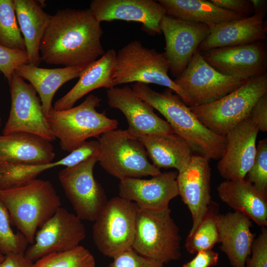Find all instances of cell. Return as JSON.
<instances>
[{
	"instance_id": "d4e9b609",
	"label": "cell",
	"mask_w": 267,
	"mask_h": 267,
	"mask_svg": "<svg viewBox=\"0 0 267 267\" xmlns=\"http://www.w3.org/2000/svg\"><path fill=\"white\" fill-rule=\"evenodd\" d=\"M116 57V51L114 49H108L86 67L75 85L55 102L53 109L63 110L71 108L79 99L92 90L100 88L108 89L114 87Z\"/></svg>"
},
{
	"instance_id": "cb8c5ba5",
	"label": "cell",
	"mask_w": 267,
	"mask_h": 267,
	"mask_svg": "<svg viewBox=\"0 0 267 267\" xmlns=\"http://www.w3.org/2000/svg\"><path fill=\"white\" fill-rule=\"evenodd\" d=\"M98 140L85 141L62 159L39 165L4 164L0 165V189L20 186L36 179L43 172L55 167H71L88 158L98 155Z\"/></svg>"
},
{
	"instance_id": "ba28073f",
	"label": "cell",
	"mask_w": 267,
	"mask_h": 267,
	"mask_svg": "<svg viewBox=\"0 0 267 267\" xmlns=\"http://www.w3.org/2000/svg\"><path fill=\"white\" fill-rule=\"evenodd\" d=\"M179 229L167 208L139 210L132 249L139 254L164 264L181 257Z\"/></svg>"
},
{
	"instance_id": "8d00e7d4",
	"label": "cell",
	"mask_w": 267,
	"mask_h": 267,
	"mask_svg": "<svg viewBox=\"0 0 267 267\" xmlns=\"http://www.w3.org/2000/svg\"><path fill=\"white\" fill-rule=\"evenodd\" d=\"M107 267H164V264L142 256L132 248L125 250L113 258Z\"/></svg>"
},
{
	"instance_id": "e0dca14e",
	"label": "cell",
	"mask_w": 267,
	"mask_h": 267,
	"mask_svg": "<svg viewBox=\"0 0 267 267\" xmlns=\"http://www.w3.org/2000/svg\"><path fill=\"white\" fill-rule=\"evenodd\" d=\"M259 131L249 116L225 135L226 148L217 167L225 180L244 179L255 158Z\"/></svg>"
},
{
	"instance_id": "6da1fadb",
	"label": "cell",
	"mask_w": 267,
	"mask_h": 267,
	"mask_svg": "<svg viewBox=\"0 0 267 267\" xmlns=\"http://www.w3.org/2000/svg\"><path fill=\"white\" fill-rule=\"evenodd\" d=\"M100 23L89 8L57 10L41 42V60L85 69L105 52Z\"/></svg>"
},
{
	"instance_id": "7c38bea8",
	"label": "cell",
	"mask_w": 267,
	"mask_h": 267,
	"mask_svg": "<svg viewBox=\"0 0 267 267\" xmlns=\"http://www.w3.org/2000/svg\"><path fill=\"white\" fill-rule=\"evenodd\" d=\"M11 105L2 134L26 133L49 142L55 140L48 125L39 97L33 86L14 72L9 83Z\"/></svg>"
},
{
	"instance_id": "f546056e",
	"label": "cell",
	"mask_w": 267,
	"mask_h": 267,
	"mask_svg": "<svg viewBox=\"0 0 267 267\" xmlns=\"http://www.w3.org/2000/svg\"><path fill=\"white\" fill-rule=\"evenodd\" d=\"M166 15L209 27L244 17L206 0H159Z\"/></svg>"
},
{
	"instance_id": "5bb4252c",
	"label": "cell",
	"mask_w": 267,
	"mask_h": 267,
	"mask_svg": "<svg viewBox=\"0 0 267 267\" xmlns=\"http://www.w3.org/2000/svg\"><path fill=\"white\" fill-rule=\"evenodd\" d=\"M160 29L165 37L164 54L169 71L176 78L185 69L201 43L209 34L210 27L165 15L161 21Z\"/></svg>"
},
{
	"instance_id": "44dd1931",
	"label": "cell",
	"mask_w": 267,
	"mask_h": 267,
	"mask_svg": "<svg viewBox=\"0 0 267 267\" xmlns=\"http://www.w3.org/2000/svg\"><path fill=\"white\" fill-rule=\"evenodd\" d=\"M251 221L247 215L237 211L217 216L220 248L232 267H246L251 255L255 238L251 230Z\"/></svg>"
},
{
	"instance_id": "60d3db41",
	"label": "cell",
	"mask_w": 267,
	"mask_h": 267,
	"mask_svg": "<svg viewBox=\"0 0 267 267\" xmlns=\"http://www.w3.org/2000/svg\"><path fill=\"white\" fill-rule=\"evenodd\" d=\"M219 255L212 249L198 252L191 260L182 265V267H212L218 265Z\"/></svg>"
},
{
	"instance_id": "7bdbcfd3",
	"label": "cell",
	"mask_w": 267,
	"mask_h": 267,
	"mask_svg": "<svg viewBox=\"0 0 267 267\" xmlns=\"http://www.w3.org/2000/svg\"><path fill=\"white\" fill-rule=\"evenodd\" d=\"M253 11L254 13L266 12L267 7V0H251Z\"/></svg>"
},
{
	"instance_id": "9c48e42d",
	"label": "cell",
	"mask_w": 267,
	"mask_h": 267,
	"mask_svg": "<svg viewBox=\"0 0 267 267\" xmlns=\"http://www.w3.org/2000/svg\"><path fill=\"white\" fill-rule=\"evenodd\" d=\"M139 210L135 203L120 196L108 200L92 228L94 242L103 255L113 258L132 248Z\"/></svg>"
},
{
	"instance_id": "e575fe53",
	"label": "cell",
	"mask_w": 267,
	"mask_h": 267,
	"mask_svg": "<svg viewBox=\"0 0 267 267\" xmlns=\"http://www.w3.org/2000/svg\"><path fill=\"white\" fill-rule=\"evenodd\" d=\"M267 197V139L260 140L256 147L255 158L244 178Z\"/></svg>"
},
{
	"instance_id": "8992f818",
	"label": "cell",
	"mask_w": 267,
	"mask_h": 267,
	"mask_svg": "<svg viewBox=\"0 0 267 267\" xmlns=\"http://www.w3.org/2000/svg\"><path fill=\"white\" fill-rule=\"evenodd\" d=\"M164 52L144 46L139 40L130 42L116 52L114 86L129 83L154 84L171 89L189 106L184 91L168 75Z\"/></svg>"
},
{
	"instance_id": "7402d4cb",
	"label": "cell",
	"mask_w": 267,
	"mask_h": 267,
	"mask_svg": "<svg viewBox=\"0 0 267 267\" xmlns=\"http://www.w3.org/2000/svg\"><path fill=\"white\" fill-rule=\"evenodd\" d=\"M266 12L221 23L210 27V33L201 43L199 49H210L247 44L264 40L267 29L264 21Z\"/></svg>"
},
{
	"instance_id": "484cf974",
	"label": "cell",
	"mask_w": 267,
	"mask_h": 267,
	"mask_svg": "<svg viewBox=\"0 0 267 267\" xmlns=\"http://www.w3.org/2000/svg\"><path fill=\"white\" fill-rule=\"evenodd\" d=\"M220 199L235 211L247 215L258 225H267V197L250 182L225 180L217 188Z\"/></svg>"
},
{
	"instance_id": "74e56055",
	"label": "cell",
	"mask_w": 267,
	"mask_h": 267,
	"mask_svg": "<svg viewBox=\"0 0 267 267\" xmlns=\"http://www.w3.org/2000/svg\"><path fill=\"white\" fill-rule=\"evenodd\" d=\"M251 256L247 260L246 267H267V229L262 227L261 232L255 238Z\"/></svg>"
},
{
	"instance_id": "f6af8a7d",
	"label": "cell",
	"mask_w": 267,
	"mask_h": 267,
	"mask_svg": "<svg viewBox=\"0 0 267 267\" xmlns=\"http://www.w3.org/2000/svg\"><path fill=\"white\" fill-rule=\"evenodd\" d=\"M1 120L0 116V126L1 125Z\"/></svg>"
},
{
	"instance_id": "8fae6325",
	"label": "cell",
	"mask_w": 267,
	"mask_h": 267,
	"mask_svg": "<svg viewBox=\"0 0 267 267\" xmlns=\"http://www.w3.org/2000/svg\"><path fill=\"white\" fill-rule=\"evenodd\" d=\"M246 80L221 74L205 60L198 49L185 69L174 81L186 94L189 106H196L223 97Z\"/></svg>"
},
{
	"instance_id": "f35d334b",
	"label": "cell",
	"mask_w": 267,
	"mask_h": 267,
	"mask_svg": "<svg viewBox=\"0 0 267 267\" xmlns=\"http://www.w3.org/2000/svg\"><path fill=\"white\" fill-rule=\"evenodd\" d=\"M211 0L218 6L243 17H247L253 11L250 0Z\"/></svg>"
},
{
	"instance_id": "5b68a950",
	"label": "cell",
	"mask_w": 267,
	"mask_h": 267,
	"mask_svg": "<svg viewBox=\"0 0 267 267\" xmlns=\"http://www.w3.org/2000/svg\"><path fill=\"white\" fill-rule=\"evenodd\" d=\"M267 93L266 73L247 79L241 87L214 102L189 107L208 129L225 136L249 116L256 102Z\"/></svg>"
},
{
	"instance_id": "d6a6232c",
	"label": "cell",
	"mask_w": 267,
	"mask_h": 267,
	"mask_svg": "<svg viewBox=\"0 0 267 267\" xmlns=\"http://www.w3.org/2000/svg\"><path fill=\"white\" fill-rule=\"evenodd\" d=\"M32 267H95V261L87 248L78 245L44 256L33 263Z\"/></svg>"
},
{
	"instance_id": "ac0fdd59",
	"label": "cell",
	"mask_w": 267,
	"mask_h": 267,
	"mask_svg": "<svg viewBox=\"0 0 267 267\" xmlns=\"http://www.w3.org/2000/svg\"><path fill=\"white\" fill-rule=\"evenodd\" d=\"M108 104L120 110L128 123V132L134 136L175 133L169 124L154 112L149 103L136 95L132 88L125 86L106 90Z\"/></svg>"
},
{
	"instance_id": "ab89813d",
	"label": "cell",
	"mask_w": 267,
	"mask_h": 267,
	"mask_svg": "<svg viewBox=\"0 0 267 267\" xmlns=\"http://www.w3.org/2000/svg\"><path fill=\"white\" fill-rule=\"evenodd\" d=\"M249 116L258 125L259 131H267V93L256 102Z\"/></svg>"
},
{
	"instance_id": "1f68e13d",
	"label": "cell",
	"mask_w": 267,
	"mask_h": 267,
	"mask_svg": "<svg viewBox=\"0 0 267 267\" xmlns=\"http://www.w3.org/2000/svg\"><path fill=\"white\" fill-rule=\"evenodd\" d=\"M0 44L12 49L26 50L13 0H0Z\"/></svg>"
},
{
	"instance_id": "ee69618b",
	"label": "cell",
	"mask_w": 267,
	"mask_h": 267,
	"mask_svg": "<svg viewBox=\"0 0 267 267\" xmlns=\"http://www.w3.org/2000/svg\"><path fill=\"white\" fill-rule=\"evenodd\" d=\"M5 255L0 252V264L4 260Z\"/></svg>"
},
{
	"instance_id": "b9f144b4",
	"label": "cell",
	"mask_w": 267,
	"mask_h": 267,
	"mask_svg": "<svg viewBox=\"0 0 267 267\" xmlns=\"http://www.w3.org/2000/svg\"><path fill=\"white\" fill-rule=\"evenodd\" d=\"M33 262L26 258L24 254H9L5 255L0 267H32Z\"/></svg>"
},
{
	"instance_id": "277c9868",
	"label": "cell",
	"mask_w": 267,
	"mask_h": 267,
	"mask_svg": "<svg viewBox=\"0 0 267 267\" xmlns=\"http://www.w3.org/2000/svg\"><path fill=\"white\" fill-rule=\"evenodd\" d=\"M101 99L90 94L79 105L55 110L52 108L46 118L53 135L59 140L61 148L71 152L90 137L98 138L103 133L116 130L118 122L96 110Z\"/></svg>"
},
{
	"instance_id": "d6986e66",
	"label": "cell",
	"mask_w": 267,
	"mask_h": 267,
	"mask_svg": "<svg viewBox=\"0 0 267 267\" xmlns=\"http://www.w3.org/2000/svg\"><path fill=\"white\" fill-rule=\"evenodd\" d=\"M100 23L115 20L139 22L149 34H161L164 8L153 0H93L89 8Z\"/></svg>"
},
{
	"instance_id": "7a4b0ae2",
	"label": "cell",
	"mask_w": 267,
	"mask_h": 267,
	"mask_svg": "<svg viewBox=\"0 0 267 267\" xmlns=\"http://www.w3.org/2000/svg\"><path fill=\"white\" fill-rule=\"evenodd\" d=\"M132 88L136 95L166 119L174 133L185 139L196 155L210 160L222 158L226 146L225 137L205 126L172 90L158 92L142 83H135Z\"/></svg>"
},
{
	"instance_id": "603a6c76",
	"label": "cell",
	"mask_w": 267,
	"mask_h": 267,
	"mask_svg": "<svg viewBox=\"0 0 267 267\" xmlns=\"http://www.w3.org/2000/svg\"><path fill=\"white\" fill-rule=\"evenodd\" d=\"M55 155L51 142L40 136L26 133L0 135V165L46 164Z\"/></svg>"
},
{
	"instance_id": "30bf717a",
	"label": "cell",
	"mask_w": 267,
	"mask_h": 267,
	"mask_svg": "<svg viewBox=\"0 0 267 267\" xmlns=\"http://www.w3.org/2000/svg\"><path fill=\"white\" fill-rule=\"evenodd\" d=\"M97 162V155H93L76 165L66 167L58 174L65 194L82 221L94 222L108 200L93 176Z\"/></svg>"
},
{
	"instance_id": "52a82bcc",
	"label": "cell",
	"mask_w": 267,
	"mask_h": 267,
	"mask_svg": "<svg viewBox=\"0 0 267 267\" xmlns=\"http://www.w3.org/2000/svg\"><path fill=\"white\" fill-rule=\"evenodd\" d=\"M97 162L109 174L120 180L159 175L160 170L148 160L146 149L139 139L127 130H114L98 138Z\"/></svg>"
},
{
	"instance_id": "4dcf8cb0",
	"label": "cell",
	"mask_w": 267,
	"mask_h": 267,
	"mask_svg": "<svg viewBox=\"0 0 267 267\" xmlns=\"http://www.w3.org/2000/svg\"><path fill=\"white\" fill-rule=\"evenodd\" d=\"M218 205L212 201L209 210L201 223L192 235L187 236L185 247L191 254L198 252L212 249L220 242L217 224Z\"/></svg>"
},
{
	"instance_id": "4fadbf2b",
	"label": "cell",
	"mask_w": 267,
	"mask_h": 267,
	"mask_svg": "<svg viewBox=\"0 0 267 267\" xmlns=\"http://www.w3.org/2000/svg\"><path fill=\"white\" fill-rule=\"evenodd\" d=\"M86 237V230L76 215L59 207L36 232L32 245L24 256L34 262L53 253L63 252L78 245Z\"/></svg>"
},
{
	"instance_id": "ffe728a7",
	"label": "cell",
	"mask_w": 267,
	"mask_h": 267,
	"mask_svg": "<svg viewBox=\"0 0 267 267\" xmlns=\"http://www.w3.org/2000/svg\"><path fill=\"white\" fill-rule=\"evenodd\" d=\"M178 172L161 173L150 179L126 178L120 180L119 196L135 203L141 210L158 211L169 208L178 195Z\"/></svg>"
},
{
	"instance_id": "d590c367",
	"label": "cell",
	"mask_w": 267,
	"mask_h": 267,
	"mask_svg": "<svg viewBox=\"0 0 267 267\" xmlns=\"http://www.w3.org/2000/svg\"><path fill=\"white\" fill-rule=\"evenodd\" d=\"M26 50L10 48L0 44V71L9 83L15 69L20 65L28 64Z\"/></svg>"
},
{
	"instance_id": "9a60e30c",
	"label": "cell",
	"mask_w": 267,
	"mask_h": 267,
	"mask_svg": "<svg viewBox=\"0 0 267 267\" xmlns=\"http://www.w3.org/2000/svg\"><path fill=\"white\" fill-rule=\"evenodd\" d=\"M262 42L214 48L202 54L221 74L247 80L267 73V50Z\"/></svg>"
},
{
	"instance_id": "836d02e7",
	"label": "cell",
	"mask_w": 267,
	"mask_h": 267,
	"mask_svg": "<svg viewBox=\"0 0 267 267\" xmlns=\"http://www.w3.org/2000/svg\"><path fill=\"white\" fill-rule=\"evenodd\" d=\"M10 219L7 209L0 200V252L4 255L24 254L29 243L22 233L13 231Z\"/></svg>"
},
{
	"instance_id": "2e32d148",
	"label": "cell",
	"mask_w": 267,
	"mask_h": 267,
	"mask_svg": "<svg viewBox=\"0 0 267 267\" xmlns=\"http://www.w3.org/2000/svg\"><path fill=\"white\" fill-rule=\"evenodd\" d=\"M210 160L193 155L185 168L178 172V195L188 207L192 225L187 236L193 234L207 213L211 203Z\"/></svg>"
},
{
	"instance_id": "3957f363",
	"label": "cell",
	"mask_w": 267,
	"mask_h": 267,
	"mask_svg": "<svg viewBox=\"0 0 267 267\" xmlns=\"http://www.w3.org/2000/svg\"><path fill=\"white\" fill-rule=\"evenodd\" d=\"M0 200L19 231L31 244L34 242L38 228L61 205L60 197L51 182L40 179L20 186L0 189Z\"/></svg>"
},
{
	"instance_id": "4316f807",
	"label": "cell",
	"mask_w": 267,
	"mask_h": 267,
	"mask_svg": "<svg viewBox=\"0 0 267 267\" xmlns=\"http://www.w3.org/2000/svg\"><path fill=\"white\" fill-rule=\"evenodd\" d=\"M16 16L24 40L29 63L38 66L41 60L40 46L51 15L35 0H13Z\"/></svg>"
},
{
	"instance_id": "f1b7e54d",
	"label": "cell",
	"mask_w": 267,
	"mask_h": 267,
	"mask_svg": "<svg viewBox=\"0 0 267 267\" xmlns=\"http://www.w3.org/2000/svg\"><path fill=\"white\" fill-rule=\"evenodd\" d=\"M84 70L74 67L48 69L24 64L19 66L15 72L29 81L36 89L46 116L53 108L52 101L57 90L66 82L79 77Z\"/></svg>"
},
{
	"instance_id": "83f0119b",
	"label": "cell",
	"mask_w": 267,
	"mask_h": 267,
	"mask_svg": "<svg viewBox=\"0 0 267 267\" xmlns=\"http://www.w3.org/2000/svg\"><path fill=\"white\" fill-rule=\"evenodd\" d=\"M156 168L183 170L190 162L193 151L182 137L175 133L151 134L138 137Z\"/></svg>"
}]
</instances>
